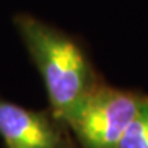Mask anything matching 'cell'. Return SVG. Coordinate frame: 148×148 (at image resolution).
<instances>
[{
	"label": "cell",
	"mask_w": 148,
	"mask_h": 148,
	"mask_svg": "<svg viewBox=\"0 0 148 148\" xmlns=\"http://www.w3.org/2000/svg\"><path fill=\"white\" fill-rule=\"evenodd\" d=\"M71 148H79V147H78V145H77V144H74V145H73V147H71Z\"/></svg>",
	"instance_id": "cell-5"
},
{
	"label": "cell",
	"mask_w": 148,
	"mask_h": 148,
	"mask_svg": "<svg viewBox=\"0 0 148 148\" xmlns=\"http://www.w3.org/2000/svg\"><path fill=\"white\" fill-rule=\"evenodd\" d=\"M12 25L42 79L48 110L66 125L82 100L103 81L84 41L25 11L12 16Z\"/></svg>",
	"instance_id": "cell-1"
},
{
	"label": "cell",
	"mask_w": 148,
	"mask_h": 148,
	"mask_svg": "<svg viewBox=\"0 0 148 148\" xmlns=\"http://www.w3.org/2000/svg\"><path fill=\"white\" fill-rule=\"evenodd\" d=\"M116 148H148V97Z\"/></svg>",
	"instance_id": "cell-4"
},
{
	"label": "cell",
	"mask_w": 148,
	"mask_h": 148,
	"mask_svg": "<svg viewBox=\"0 0 148 148\" xmlns=\"http://www.w3.org/2000/svg\"><path fill=\"white\" fill-rule=\"evenodd\" d=\"M0 137L5 148H71L67 126L51 111H36L0 97Z\"/></svg>",
	"instance_id": "cell-3"
},
{
	"label": "cell",
	"mask_w": 148,
	"mask_h": 148,
	"mask_svg": "<svg viewBox=\"0 0 148 148\" xmlns=\"http://www.w3.org/2000/svg\"><path fill=\"white\" fill-rule=\"evenodd\" d=\"M148 95L101 81L66 121L79 148H116Z\"/></svg>",
	"instance_id": "cell-2"
}]
</instances>
